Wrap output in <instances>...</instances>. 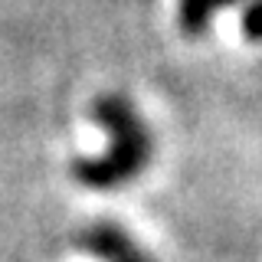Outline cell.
<instances>
[{
  "instance_id": "1",
  "label": "cell",
  "mask_w": 262,
  "mask_h": 262,
  "mask_svg": "<svg viewBox=\"0 0 262 262\" xmlns=\"http://www.w3.org/2000/svg\"><path fill=\"white\" fill-rule=\"evenodd\" d=\"M92 118L112 138L108 151L95 158H79L72 164V177L89 190H118L128 180L141 177L151 164V131L141 121L138 108L118 92H105L92 102Z\"/></svg>"
},
{
  "instance_id": "4",
  "label": "cell",
  "mask_w": 262,
  "mask_h": 262,
  "mask_svg": "<svg viewBox=\"0 0 262 262\" xmlns=\"http://www.w3.org/2000/svg\"><path fill=\"white\" fill-rule=\"evenodd\" d=\"M243 33L252 43H262V0H249L243 10Z\"/></svg>"
},
{
  "instance_id": "2",
  "label": "cell",
  "mask_w": 262,
  "mask_h": 262,
  "mask_svg": "<svg viewBox=\"0 0 262 262\" xmlns=\"http://www.w3.org/2000/svg\"><path fill=\"white\" fill-rule=\"evenodd\" d=\"M76 246L85 249L89 256H95V259H105V262H151L118 223H92V226H85L79 233Z\"/></svg>"
},
{
  "instance_id": "3",
  "label": "cell",
  "mask_w": 262,
  "mask_h": 262,
  "mask_svg": "<svg viewBox=\"0 0 262 262\" xmlns=\"http://www.w3.org/2000/svg\"><path fill=\"white\" fill-rule=\"evenodd\" d=\"M233 4H243V0H177V23L184 36H203L216 20V13Z\"/></svg>"
}]
</instances>
